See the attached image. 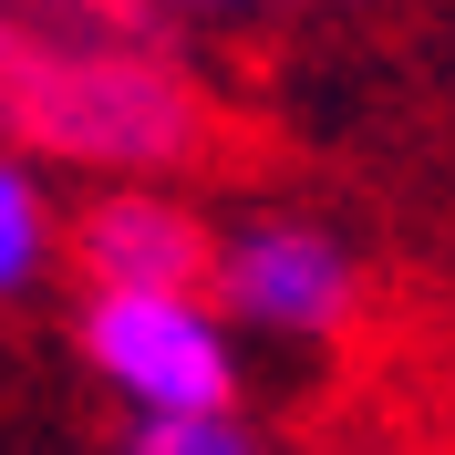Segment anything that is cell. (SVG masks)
<instances>
[{"label":"cell","mask_w":455,"mask_h":455,"mask_svg":"<svg viewBox=\"0 0 455 455\" xmlns=\"http://www.w3.org/2000/svg\"><path fill=\"white\" fill-rule=\"evenodd\" d=\"M73 352L124 414H218V403H238V321L207 290H84Z\"/></svg>","instance_id":"cell-1"},{"label":"cell","mask_w":455,"mask_h":455,"mask_svg":"<svg viewBox=\"0 0 455 455\" xmlns=\"http://www.w3.org/2000/svg\"><path fill=\"white\" fill-rule=\"evenodd\" d=\"M207 300H218L238 331L259 341H300V352H331V341L363 331V259L352 238L300 207H249V218L218 228V269H207Z\"/></svg>","instance_id":"cell-2"},{"label":"cell","mask_w":455,"mask_h":455,"mask_svg":"<svg viewBox=\"0 0 455 455\" xmlns=\"http://www.w3.org/2000/svg\"><path fill=\"white\" fill-rule=\"evenodd\" d=\"M62 249L84 269V290H207L218 269V218L187 187L156 176H114L62 218Z\"/></svg>","instance_id":"cell-3"},{"label":"cell","mask_w":455,"mask_h":455,"mask_svg":"<svg viewBox=\"0 0 455 455\" xmlns=\"http://www.w3.org/2000/svg\"><path fill=\"white\" fill-rule=\"evenodd\" d=\"M52 269H62V197H52V166H31V156L0 145V311H21Z\"/></svg>","instance_id":"cell-4"},{"label":"cell","mask_w":455,"mask_h":455,"mask_svg":"<svg viewBox=\"0 0 455 455\" xmlns=\"http://www.w3.org/2000/svg\"><path fill=\"white\" fill-rule=\"evenodd\" d=\"M84 31H42L21 11H0V145L42 166V124H52V84H62V52Z\"/></svg>","instance_id":"cell-5"},{"label":"cell","mask_w":455,"mask_h":455,"mask_svg":"<svg viewBox=\"0 0 455 455\" xmlns=\"http://www.w3.org/2000/svg\"><path fill=\"white\" fill-rule=\"evenodd\" d=\"M114 455H269V435L249 425V403H218V414H124Z\"/></svg>","instance_id":"cell-6"},{"label":"cell","mask_w":455,"mask_h":455,"mask_svg":"<svg viewBox=\"0 0 455 455\" xmlns=\"http://www.w3.org/2000/svg\"><path fill=\"white\" fill-rule=\"evenodd\" d=\"M156 31H259V21H352V11H383V0H135Z\"/></svg>","instance_id":"cell-7"},{"label":"cell","mask_w":455,"mask_h":455,"mask_svg":"<svg viewBox=\"0 0 455 455\" xmlns=\"http://www.w3.org/2000/svg\"><path fill=\"white\" fill-rule=\"evenodd\" d=\"M0 11H21L42 31H84V42H176V31L145 21L135 0H0Z\"/></svg>","instance_id":"cell-8"}]
</instances>
